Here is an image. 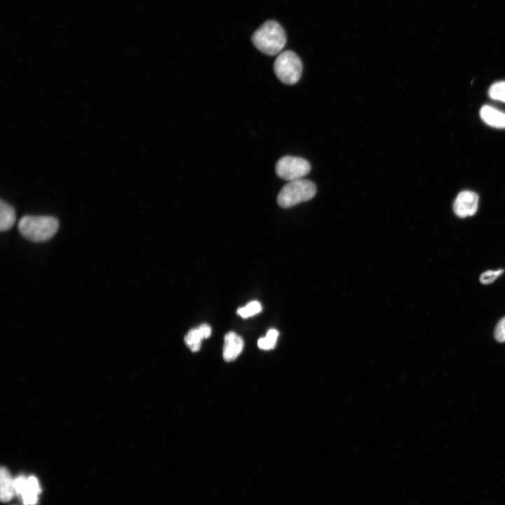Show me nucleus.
Returning a JSON list of instances; mask_svg holds the SVG:
<instances>
[{
  "instance_id": "obj_1",
  "label": "nucleus",
  "mask_w": 505,
  "mask_h": 505,
  "mask_svg": "<svg viewBox=\"0 0 505 505\" xmlns=\"http://www.w3.org/2000/svg\"><path fill=\"white\" fill-rule=\"evenodd\" d=\"M58 220L52 216L25 215L18 222L20 234L33 242L49 240L58 231Z\"/></svg>"
},
{
  "instance_id": "obj_2",
  "label": "nucleus",
  "mask_w": 505,
  "mask_h": 505,
  "mask_svg": "<svg viewBox=\"0 0 505 505\" xmlns=\"http://www.w3.org/2000/svg\"><path fill=\"white\" fill-rule=\"evenodd\" d=\"M252 42L262 53L268 55H274L284 48L286 36L283 28L278 22L269 20L254 32Z\"/></svg>"
},
{
  "instance_id": "obj_3",
  "label": "nucleus",
  "mask_w": 505,
  "mask_h": 505,
  "mask_svg": "<svg viewBox=\"0 0 505 505\" xmlns=\"http://www.w3.org/2000/svg\"><path fill=\"white\" fill-rule=\"evenodd\" d=\"M316 192V185L310 180L302 178L290 181L278 193L277 203L282 208H290L311 199Z\"/></svg>"
},
{
  "instance_id": "obj_4",
  "label": "nucleus",
  "mask_w": 505,
  "mask_h": 505,
  "mask_svg": "<svg viewBox=\"0 0 505 505\" xmlns=\"http://www.w3.org/2000/svg\"><path fill=\"white\" fill-rule=\"evenodd\" d=\"M274 70L281 82L288 85H293L301 77L302 61L293 51L285 50L277 56L274 64Z\"/></svg>"
},
{
  "instance_id": "obj_5",
  "label": "nucleus",
  "mask_w": 505,
  "mask_h": 505,
  "mask_svg": "<svg viewBox=\"0 0 505 505\" xmlns=\"http://www.w3.org/2000/svg\"><path fill=\"white\" fill-rule=\"evenodd\" d=\"M275 170L279 177L290 182L302 179L307 175L311 170V166L301 157L285 156L276 162Z\"/></svg>"
},
{
  "instance_id": "obj_6",
  "label": "nucleus",
  "mask_w": 505,
  "mask_h": 505,
  "mask_svg": "<svg viewBox=\"0 0 505 505\" xmlns=\"http://www.w3.org/2000/svg\"><path fill=\"white\" fill-rule=\"evenodd\" d=\"M15 494L18 495L25 505H35L41 492L38 479L30 476L20 475L14 478Z\"/></svg>"
},
{
  "instance_id": "obj_7",
  "label": "nucleus",
  "mask_w": 505,
  "mask_h": 505,
  "mask_svg": "<svg viewBox=\"0 0 505 505\" xmlns=\"http://www.w3.org/2000/svg\"><path fill=\"white\" fill-rule=\"evenodd\" d=\"M478 195L473 191L459 192L453 203L454 214L460 218L473 215L478 210Z\"/></svg>"
},
{
  "instance_id": "obj_8",
  "label": "nucleus",
  "mask_w": 505,
  "mask_h": 505,
  "mask_svg": "<svg viewBox=\"0 0 505 505\" xmlns=\"http://www.w3.org/2000/svg\"><path fill=\"white\" fill-rule=\"evenodd\" d=\"M243 340L234 332H229L224 336V346L223 351L224 359L231 361L236 358L243 348Z\"/></svg>"
},
{
  "instance_id": "obj_9",
  "label": "nucleus",
  "mask_w": 505,
  "mask_h": 505,
  "mask_svg": "<svg viewBox=\"0 0 505 505\" xmlns=\"http://www.w3.org/2000/svg\"><path fill=\"white\" fill-rule=\"evenodd\" d=\"M482 120L487 125L497 128H505V113L488 105L482 107L480 110Z\"/></svg>"
},
{
  "instance_id": "obj_10",
  "label": "nucleus",
  "mask_w": 505,
  "mask_h": 505,
  "mask_svg": "<svg viewBox=\"0 0 505 505\" xmlns=\"http://www.w3.org/2000/svg\"><path fill=\"white\" fill-rule=\"evenodd\" d=\"M15 494L14 478L5 467L0 470V497L4 502L10 501Z\"/></svg>"
},
{
  "instance_id": "obj_11",
  "label": "nucleus",
  "mask_w": 505,
  "mask_h": 505,
  "mask_svg": "<svg viewBox=\"0 0 505 505\" xmlns=\"http://www.w3.org/2000/svg\"><path fill=\"white\" fill-rule=\"evenodd\" d=\"M15 209L8 203L1 200L0 202V230L5 231L11 229L15 222Z\"/></svg>"
},
{
  "instance_id": "obj_12",
  "label": "nucleus",
  "mask_w": 505,
  "mask_h": 505,
  "mask_svg": "<svg viewBox=\"0 0 505 505\" xmlns=\"http://www.w3.org/2000/svg\"><path fill=\"white\" fill-rule=\"evenodd\" d=\"M203 339L198 328L190 330L184 337L187 345L194 352L199 350Z\"/></svg>"
},
{
  "instance_id": "obj_13",
  "label": "nucleus",
  "mask_w": 505,
  "mask_h": 505,
  "mask_svg": "<svg viewBox=\"0 0 505 505\" xmlns=\"http://www.w3.org/2000/svg\"><path fill=\"white\" fill-rule=\"evenodd\" d=\"M278 332L275 329L269 330L264 337L259 339L257 342L258 346L264 350L273 349L276 343Z\"/></svg>"
},
{
  "instance_id": "obj_14",
  "label": "nucleus",
  "mask_w": 505,
  "mask_h": 505,
  "mask_svg": "<svg viewBox=\"0 0 505 505\" xmlns=\"http://www.w3.org/2000/svg\"><path fill=\"white\" fill-rule=\"evenodd\" d=\"M262 310V306L257 301H252L245 307L239 308L237 313L242 318H248L260 313Z\"/></svg>"
},
{
  "instance_id": "obj_15",
  "label": "nucleus",
  "mask_w": 505,
  "mask_h": 505,
  "mask_svg": "<svg viewBox=\"0 0 505 505\" xmlns=\"http://www.w3.org/2000/svg\"><path fill=\"white\" fill-rule=\"evenodd\" d=\"M489 95L492 99L505 102V81L492 84L489 89Z\"/></svg>"
},
{
  "instance_id": "obj_16",
  "label": "nucleus",
  "mask_w": 505,
  "mask_h": 505,
  "mask_svg": "<svg viewBox=\"0 0 505 505\" xmlns=\"http://www.w3.org/2000/svg\"><path fill=\"white\" fill-rule=\"evenodd\" d=\"M504 272V270L502 269L496 271L487 270L480 276V282L485 285L490 284L494 282Z\"/></svg>"
},
{
  "instance_id": "obj_17",
  "label": "nucleus",
  "mask_w": 505,
  "mask_h": 505,
  "mask_svg": "<svg viewBox=\"0 0 505 505\" xmlns=\"http://www.w3.org/2000/svg\"><path fill=\"white\" fill-rule=\"evenodd\" d=\"M494 335L497 342H505V316L497 323Z\"/></svg>"
},
{
  "instance_id": "obj_18",
  "label": "nucleus",
  "mask_w": 505,
  "mask_h": 505,
  "mask_svg": "<svg viewBox=\"0 0 505 505\" xmlns=\"http://www.w3.org/2000/svg\"><path fill=\"white\" fill-rule=\"evenodd\" d=\"M198 329H199L203 339L208 338L210 336L211 328L208 325L202 324L198 327Z\"/></svg>"
}]
</instances>
